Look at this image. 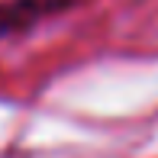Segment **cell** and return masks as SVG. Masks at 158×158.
<instances>
[{
	"instance_id": "1",
	"label": "cell",
	"mask_w": 158,
	"mask_h": 158,
	"mask_svg": "<svg viewBox=\"0 0 158 158\" xmlns=\"http://www.w3.org/2000/svg\"><path fill=\"white\" fill-rule=\"evenodd\" d=\"M84 0H0V42L10 35L29 32L32 26L58 16Z\"/></svg>"
}]
</instances>
